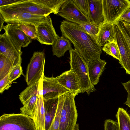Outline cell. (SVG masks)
Segmentation results:
<instances>
[{
    "label": "cell",
    "instance_id": "6da1fadb",
    "mask_svg": "<svg viewBox=\"0 0 130 130\" xmlns=\"http://www.w3.org/2000/svg\"><path fill=\"white\" fill-rule=\"evenodd\" d=\"M60 29L62 36L72 43L76 50L88 63L100 58L101 47L96 39L88 34L80 25L66 20L61 22Z\"/></svg>",
    "mask_w": 130,
    "mask_h": 130
},
{
    "label": "cell",
    "instance_id": "7a4b0ae2",
    "mask_svg": "<svg viewBox=\"0 0 130 130\" xmlns=\"http://www.w3.org/2000/svg\"><path fill=\"white\" fill-rule=\"evenodd\" d=\"M69 51L70 70L75 72L79 79L81 93L86 92L89 95L96 89L89 78L88 64L76 50L72 48Z\"/></svg>",
    "mask_w": 130,
    "mask_h": 130
},
{
    "label": "cell",
    "instance_id": "3957f363",
    "mask_svg": "<svg viewBox=\"0 0 130 130\" xmlns=\"http://www.w3.org/2000/svg\"><path fill=\"white\" fill-rule=\"evenodd\" d=\"M77 95L71 92L63 95L64 100L60 120V130H74L78 113L75 98Z\"/></svg>",
    "mask_w": 130,
    "mask_h": 130
},
{
    "label": "cell",
    "instance_id": "277c9868",
    "mask_svg": "<svg viewBox=\"0 0 130 130\" xmlns=\"http://www.w3.org/2000/svg\"><path fill=\"white\" fill-rule=\"evenodd\" d=\"M0 130H36L33 118L22 113H4L0 117Z\"/></svg>",
    "mask_w": 130,
    "mask_h": 130
},
{
    "label": "cell",
    "instance_id": "5b68a950",
    "mask_svg": "<svg viewBox=\"0 0 130 130\" xmlns=\"http://www.w3.org/2000/svg\"><path fill=\"white\" fill-rule=\"evenodd\" d=\"M104 22L116 25L130 8L129 0H102Z\"/></svg>",
    "mask_w": 130,
    "mask_h": 130
},
{
    "label": "cell",
    "instance_id": "8992f818",
    "mask_svg": "<svg viewBox=\"0 0 130 130\" xmlns=\"http://www.w3.org/2000/svg\"><path fill=\"white\" fill-rule=\"evenodd\" d=\"M0 13L7 23H29L37 27L41 23L47 20L50 16L31 13L23 11L0 8Z\"/></svg>",
    "mask_w": 130,
    "mask_h": 130
},
{
    "label": "cell",
    "instance_id": "52a82bcc",
    "mask_svg": "<svg viewBox=\"0 0 130 130\" xmlns=\"http://www.w3.org/2000/svg\"><path fill=\"white\" fill-rule=\"evenodd\" d=\"M45 61L44 51L34 53L28 64L26 75V81L28 86L39 81L44 74Z\"/></svg>",
    "mask_w": 130,
    "mask_h": 130
},
{
    "label": "cell",
    "instance_id": "ba28073f",
    "mask_svg": "<svg viewBox=\"0 0 130 130\" xmlns=\"http://www.w3.org/2000/svg\"><path fill=\"white\" fill-rule=\"evenodd\" d=\"M69 22L80 24L91 22L72 0H66L57 14Z\"/></svg>",
    "mask_w": 130,
    "mask_h": 130
},
{
    "label": "cell",
    "instance_id": "9c48e42d",
    "mask_svg": "<svg viewBox=\"0 0 130 130\" xmlns=\"http://www.w3.org/2000/svg\"><path fill=\"white\" fill-rule=\"evenodd\" d=\"M0 8L23 11L46 16L52 13L55 14L53 11L40 4L36 0H21L11 5L0 7Z\"/></svg>",
    "mask_w": 130,
    "mask_h": 130
},
{
    "label": "cell",
    "instance_id": "30bf717a",
    "mask_svg": "<svg viewBox=\"0 0 130 130\" xmlns=\"http://www.w3.org/2000/svg\"><path fill=\"white\" fill-rule=\"evenodd\" d=\"M44 101L54 99L70 92L59 83L56 77L46 76L44 75L42 83Z\"/></svg>",
    "mask_w": 130,
    "mask_h": 130
},
{
    "label": "cell",
    "instance_id": "8fae6325",
    "mask_svg": "<svg viewBox=\"0 0 130 130\" xmlns=\"http://www.w3.org/2000/svg\"><path fill=\"white\" fill-rule=\"evenodd\" d=\"M3 29L20 52L22 47H27L32 40L20 29L18 24L7 23Z\"/></svg>",
    "mask_w": 130,
    "mask_h": 130
},
{
    "label": "cell",
    "instance_id": "7c38bea8",
    "mask_svg": "<svg viewBox=\"0 0 130 130\" xmlns=\"http://www.w3.org/2000/svg\"><path fill=\"white\" fill-rule=\"evenodd\" d=\"M22 53L5 32L0 35V54L5 56L15 65L21 64Z\"/></svg>",
    "mask_w": 130,
    "mask_h": 130
},
{
    "label": "cell",
    "instance_id": "4fadbf2b",
    "mask_svg": "<svg viewBox=\"0 0 130 130\" xmlns=\"http://www.w3.org/2000/svg\"><path fill=\"white\" fill-rule=\"evenodd\" d=\"M36 39L41 44L52 45L59 37L53 26L51 18L39 24L36 27Z\"/></svg>",
    "mask_w": 130,
    "mask_h": 130
},
{
    "label": "cell",
    "instance_id": "5bb4252c",
    "mask_svg": "<svg viewBox=\"0 0 130 130\" xmlns=\"http://www.w3.org/2000/svg\"><path fill=\"white\" fill-rule=\"evenodd\" d=\"M56 77L59 83L70 92L77 95L81 93L79 79L73 70L65 71Z\"/></svg>",
    "mask_w": 130,
    "mask_h": 130
},
{
    "label": "cell",
    "instance_id": "9a60e30c",
    "mask_svg": "<svg viewBox=\"0 0 130 130\" xmlns=\"http://www.w3.org/2000/svg\"><path fill=\"white\" fill-rule=\"evenodd\" d=\"M96 40L101 47L104 46L108 42L117 40L116 25L107 23H103L100 26Z\"/></svg>",
    "mask_w": 130,
    "mask_h": 130
},
{
    "label": "cell",
    "instance_id": "2e32d148",
    "mask_svg": "<svg viewBox=\"0 0 130 130\" xmlns=\"http://www.w3.org/2000/svg\"><path fill=\"white\" fill-rule=\"evenodd\" d=\"M117 41L119 46L121 59L119 62L125 70L126 74H130V53L125 45L122 36L118 26L116 25Z\"/></svg>",
    "mask_w": 130,
    "mask_h": 130
},
{
    "label": "cell",
    "instance_id": "e0dca14e",
    "mask_svg": "<svg viewBox=\"0 0 130 130\" xmlns=\"http://www.w3.org/2000/svg\"><path fill=\"white\" fill-rule=\"evenodd\" d=\"M36 130H45V114L42 89L37 100L33 118Z\"/></svg>",
    "mask_w": 130,
    "mask_h": 130
},
{
    "label": "cell",
    "instance_id": "ac0fdd59",
    "mask_svg": "<svg viewBox=\"0 0 130 130\" xmlns=\"http://www.w3.org/2000/svg\"><path fill=\"white\" fill-rule=\"evenodd\" d=\"M107 62L100 58L95 59L88 64L89 78L92 85L97 84L100 77L104 71Z\"/></svg>",
    "mask_w": 130,
    "mask_h": 130
},
{
    "label": "cell",
    "instance_id": "d6986e66",
    "mask_svg": "<svg viewBox=\"0 0 130 130\" xmlns=\"http://www.w3.org/2000/svg\"><path fill=\"white\" fill-rule=\"evenodd\" d=\"M91 22L100 26L104 22L102 0H88Z\"/></svg>",
    "mask_w": 130,
    "mask_h": 130
},
{
    "label": "cell",
    "instance_id": "ffe728a7",
    "mask_svg": "<svg viewBox=\"0 0 130 130\" xmlns=\"http://www.w3.org/2000/svg\"><path fill=\"white\" fill-rule=\"evenodd\" d=\"M58 98L44 101L45 114V130L49 128L54 118L57 107Z\"/></svg>",
    "mask_w": 130,
    "mask_h": 130
},
{
    "label": "cell",
    "instance_id": "44dd1931",
    "mask_svg": "<svg viewBox=\"0 0 130 130\" xmlns=\"http://www.w3.org/2000/svg\"><path fill=\"white\" fill-rule=\"evenodd\" d=\"M38 82L28 86L19 95V99L23 105L34 95L39 94L42 89V83L43 76Z\"/></svg>",
    "mask_w": 130,
    "mask_h": 130
},
{
    "label": "cell",
    "instance_id": "7402d4cb",
    "mask_svg": "<svg viewBox=\"0 0 130 130\" xmlns=\"http://www.w3.org/2000/svg\"><path fill=\"white\" fill-rule=\"evenodd\" d=\"M71 42L68 39L62 36L59 37L52 46L53 55L58 57L64 56L65 53L72 48Z\"/></svg>",
    "mask_w": 130,
    "mask_h": 130
},
{
    "label": "cell",
    "instance_id": "603a6c76",
    "mask_svg": "<svg viewBox=\"0 0 130 130\" xmlns=\"http://www.w3.org/2000/svg\"><path fill=\"white\" fill-rule=\"evenodd\" d=\"M116 117L120 130H130V115L125 110L119 108Z\"/></svg>",
    "mask_w": 130,
    "mask_h": 130
},
{
    "label": "cell",
    "instance_id": "cb8c5ba5",
    "mask_svg": "<svg viewBox=\"0 0 130 130\" xmlns=\"http://www.w3.org/2000/svg\"><path fill=\"white\" fill-rule=\"evenodd\" d=\"M102 50L107 54L120 61L121 56L117 40H114L106 43Z\"/></svg>",
    "mask_w": 130,
    "mask_h": 130
},
{
    "label": "cell",
    "instance_id": "d4e9b609",
    "mask_svg": "<svg viewBox=\"0 0 130 130\" xmlns=\"http://www.w3.org/2000/svg\"><path fill=\"white\" fill-rule=\"evenodd\" d=\"M39 93L33 96L23 105V107L20 108L21 113L29 116L33 118L36 101Z\"/></svg>",
    "mask_w": 130,
    "mask_h": 130
},
{
    "label": "cell",
    "instance_id": "484cf974",
    "mask_svg": "<svg viewBox=\"0 0 130 130\" xmlns=\"http://www.w3.org/2000/svg\"><path fill=\"white\" fill-rule=\"evenodd\" d=\"M14 66L9 59L0 54V80L9 74Z\"/></svg>",
    "mask_w": 130,
    "mask_h": 130
},
{
    "label": "cell",
    "instance_id": "4316f807",
    "mask_svg": "<svg viewBox=\"0 0 130 130\" xmlns=\"http://www.w3.org/2000/svg\"><path fill=\"white\" fill-rule=\"evenodd\" d=\"M63 95L58 97L56 112L51 125L47 130H60V118L64 100Z\"/></svg>",
    "mask_w": 130,
    "mask_h": 130
},
{
    "label": "cell",
    "instance_id": "83f0119b",
    "mask_svg": "<svg viewBox=\"0 0 130 130\" xmlns=\"http://www.w3.org/2000/svg\"><path fill=\"white\" fill-rule=\"evenodd\" d=\"M40 4L53 11L57 14L60 7L66 0H36Z\"/></svg>",
    "mask_w": 130,
    "mask_h": 130
},
{
    "label": "cell",
    "instance_id": "f1b7e54d",
    "mask_svg": "<svg viewBox=\"0 0 130 130\" xmlns=\"http://www.w3.org/2000/svg\"><path fill=\"white\" fill-rule=\"evenodd\" d=\"M18 24L20 29L32 40L36 39L37 31L36 27L35 25L27 23H19Z\"/></svg>",
    "mask_w": 130,
    "mask_h": 130
},
{
    "label": "cell",
    "instance_id": "f546056e",
    "mask_svg": "<svg viewBox=\"0 0 130 130\" xmlns=\"http://www.w3.org/2000/svg\"><path fill=\"white\" fill-rule=\"evenodd\" d=\"M72 1L77 7L91 21L88 0H72Z\"/></svg>",
    "mask_w": 130,
    "mask_h": 130
},
{
    "label": "cell",
    "instance_id": "4dcf8cb0",
    "mask_svg": "<svg viewBox=\"0 0 130 130\" xmlns=\"http://www.w3.org/2000/svg\"><path fill=\"white\" fill-rule=\"evenodd\" d=\"M88 34L93 37L96 39L100 29V26L91 22L79 24Z\"/></svg>",
    "mask_w": 130,
    "mask_h": 130
},
{
    "label": "cell",
    "instance_id": "1f68e13d",
    "mask_svg": "<svg viewBox=\"0 0 130 130\" xmlns=\"http://www.w3.org/2000/svg\"><path fill=\"white\" fill-rule=\"evenodd\" d=\"M23 74V69L21 64H17L13 66L9 75L10 79L13 82L20 77L21 75Z\"/></svg>",
    "mask_w": 130,
    "mask_h": 130
},
{
    "label": "cell",
    "instance_id": "d6a6232c",
    "mask_svg": "<svg viewBox=\"0 0 130 130\" xmlns=\"http://www.w3.org/2000/svg\"><path fill=\"white\" fill-rule=\"evenodd\" d=\"M0 80V93L2 94L11 87L12 82L10 79L9 74Z\"/></svg>",
    "mask_w": 130,
    "mask_h": 130
},
{
    "label": "cell",
    "instance_id": "836d02e7",
    "mask_svg": "<svg viewBox=\"0 0 130 130\" xmlns=\"http://www.w3.org/2000/svg\"><path fill=\"white\" fill-rule=\"evenodd\" d=\"M104 128V130H120L117 122L110 119L105 121Z\"/></svg>",
    "mask_w": 130,
    "mask_h": 130
},
{
    "label": "cell",
    "instance_id": "e575fe53",
    "mask_svg": "<svg viewBox=\"0 0 130 130\" xmlns=\"http://www.w3.org/2000/svg\"><path fill=\"white\" fill-rule=\"evenodd\" d=\"M121 83L127 93V100L124 104L129 107L130 111V80L126 82Z\"/></svg>",
    "mask_w": 130,
    "mask_h": 130
},
{
    "label": "cell",
    "instance_id": "d590c367",
    "mask_svg": "<svg viewBox=\"0 0 130 130\" xmlns=\"http://www.w3.org/2000/svg\"><path fill=\"white\" fill-rule=\"evenodd\" d=\"M122 34L126 47L130 53V33L127 31H124Z\"/></svg>",
    "mask_w": 130,
    "mask_h": 130
},
{
    "label": "cell",
    "instance_id": "8d00e7d4",
    "mask_svg": "<svg viewBox=\"0 0 130 130\" xmlns=\"http://www.w3.org/2000/svg\"><path fill=\"white\" fill-rule=\"evenodd\" d=\"M21 0H0V7L11 5L20 2Z\"/></svg>",
    "mask_w": 130,
    "mask_h": 130
},
{
    "label": "cell",
    "instance_id": "74e56055",
    "mask_svg": "<svg viewBox=\"0 0 130 130\" xmlns=\"http://www.w3.org/2000/svg\"><path fill=\"white\" fill-rule=\"evenodd\" d=\"M120 20L130 24V8L128 9L122 16Z\"/></svg>",
    "mask_w": 130,
    "mask_h": 130
},
{
    "label": "cell",
    "instance_id": "f35d334b",
    "mask_svg": "<svg viewBox=\"0 0 130 130\" xmlns=\"http://www.w3.org/2000/svg\"><path fill=\"white\" fill-rule=\"evenodd\" d=\"M0 31L2 30L3 29L4 26V23L5 22L4 19L1 14L0 13Z\"/></svg>",
    "mask_w": 130,
    "mask_h": 130
},
{
    "label": "cell",
    "instance_id": "ab89813d",
    "mask_svg": "<svg viewBox=\"0 0 130 130\" xmlns=\"http://www.w3.org/2000/svg\"><path fill=\"white\" fill-rule=\"evenodd\" d=\"M74 130H79V124L77 123L75 126Z\"/></svg>",
    "mask_w": 130,
    "mask_h": 130
}]
</instances>
